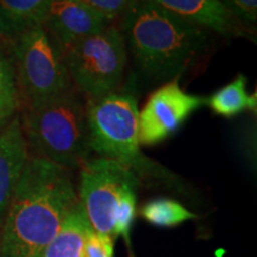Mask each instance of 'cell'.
<instances>
[{"label": "cell", "instance_id": "cell-15", "mask_svg": "<svg viewBox=\"0 0 257 257\" xmlns=\"http://www.w3.org/2000/svg\"><path fill=\"white\" fill-rule=\"evenodd\" d=\"M141 216L148 223L159 227H172L197 218V214L187 210L179 201L159 198L148 201L141 210Z\"/></svg>", "mask_w": 257, "mask_h": 257}, {"label": "cell", "instance_id": "cell-5", "mask_svg": "<svg viewBox=\"0 0 257 257\" xmlns=\"http://www.w3.org/2000/svg\"><path fill=\"white\" fill-rule=\"evenodd\" d=\"M16 83L19 102L35 107L73 87L63 53L43 25L30 28L15 38Z\"/></svg>", "mask_w": 257, "mask_h": 257}, {"label": "cell", "instance_id": "cell-9", "mask_svg": "<svg viewBox=\"0 0 257 257\" xmlns=\"http://www.w3.org/2000/svg\"><path fill=\"white\" fill-rule=\"evenodd\" d=\"M111 23L78 0H53L42 25L63 53L75 42L104 31Z\"/></svg>", "mask_w": 257, "mask_h": 257}, {"label": "cell", "instance_id": "cell-8", "mask_svg": "<svg viewBox=\"0 0 257 257\" xmlns=\"http://www.w3.org/2000/svg\"><path fill=\"white\" fill-rule=\"evenodd\" d=\"M206 105V98L188 94L180 87L179 76L150 94L138 112V141L154 146L179 130L189 115Z\"/></svg>", "mask_w": 257, "mask_h": 257}, {"label": "cell", "instance_id": "cell-20", "mask_svg": "<svg viewBox=\"0 0 257 257\" xmlns=\"http://www.w3.org/2000/svg\"><path fill=\"white\" fill-rule=\"evenodd\" d=\"M229 11L244 25H252L257 19V0H220Z\"/></svg>", "mask_w": 257, "mask_h": 257}, {"label": "cell", "instance_id": "cell-14", "mask_svg": "<svg viewBox=\"0 0 257 257\" xmlns=\"http://www.w3.org/2000/svg\"><path fill=\"white\" fill-rule=\"evenodd\" d=\"M246 83V76L239 74L229 85L218 89L210 98H206V105L210 106L214 113L225 118L236 117L246 110L256 112L257 94H248Z\"/></svg>", "mask_w": 257, "mask_h": 257}, {"label": "cell", "instance_id": "cell-2", "mask_svg": "<svg viewBox=\"0 0 257 257\" xmlns=\"http://www.w3.org/2000/svg\"><path fill=\"white\" fill-rule=\"evenodd\" d=\"M121 25L135 63L153 79L179 76L205 53L210 41V30L152 0H137Z\"/></svg>", "mask_w": 257, "mask_h": 257}, {"label": "cell", "instance_id": "cell-3", "mask_svg": "<svg viewBox=\"0 0 257 257\" xmlns=\"http://www.w3.org/2000/svg\"><path fill=\"white\" fill-rule=\"evenodd\" d=\"M21 124L28 148L36 156L68 169L88 160L86 106L74 87L44 104L24 108Z\"/></svg>", "mask_w": 257, "mask_h": 257}, {"label": "cell", "instance_id": "cell-16", "mask_svg": "<svg viewBox=\"0 0 257 257\" xmlns=\"http://www.w3.org/2000/svg\"><path fill=\"white\" fill-rule=\"evenodd\" d=\"M19 107V95L14 67L0 54V125L14 118Z\"/></svg>", "mask_w": 257, "mask_h": 257}, {"label": "cell", "instance_id": "cell-7", "mask_svg": "<svg viewBox=\"0 0 257 257\" xmlns=\"http://www.w3.org/2000/svg\"><path fill=\"white\" fill-rule=\"evenodd\" d=\"M140 184L141 179L118 161L98 157L83 163L78 200L95 232L113 237L114 214L121 195L127 189H137Z\"/></svg>", "mask_w": 257, "mask_h": 257}, {"label": "cell", "instance_id": "cell-6", "mask_svg": "<svg viewBox=\"0 0 257 257\" xmlns=\"http://www.w3.org/2000/svg\"><path fill=\"white\" fill-rule=\"evenodd\" d=\"M63 60L73 87L94 100L118 91L127 63L126 41L110 25L67 48Z\"/></svg>", "mask_w": 257, "mask_h": 257}, {"label": "cell", "instance_id": "cell-1", "mask_svg": "<svg viewBox=\"0 0 257 257\" xmlns=\"http://www.w3.org/2000/svg\"><path fill=\"white\" fill-rule=\"evenodd\" d=\"M78 202L70 169L30 156L0 231V257H42Z\"/></svg>", "mask_w": 257, "mask_h": 257}, {"label": "cell", "instance_id": "cell-4", "mask_svg": "<svg viewBox=\"0 0 257 257\" xmlns=\"http://www.w3.org/2000/svg\"><path fill=\"white\" fill-rule=\"evenodd\" d=\"M91 152L118 161L138 178L168 180L172 174L141 152L136 96L115 91L86 105Z\"/></svg>", "mask_w": 257, "mask_h": 257}, {"label": "cell", "instance_id": "cell-12", "mask_svg": "<svg viewBox=\"0 0 257 257\" xmlns=\"http://www.w3.org/2000/svg\"><path fill=\"white\" fill-rule=\"evenodd\" d=\"M91 230V224L78 200L42 257H83L86 237Z\"/></svg>", "mask_w": 257, "mask_h": 257}, {"label": "cell", "instance_id": "cell-17", "mask_svg": "<svg viewBox=\"0 0 257 257\" xmlns=\"http://www.w3.org/2000/svg\"><path fill=\"white\" fill-rule=\"evenodd\" d=\"M136 216V189H127L121 195L114 214L113 237L123 236L130 244V231Z\"/></svg>", "mask_w": 257, "mask_h": 257}, {"label": "cell", "instance_id": "cell-13", "mask_svg": "<svg viewBox=\"0 0 257 257\" xmlns=\"http://www.w3.org/2000/svg\"><path fill=\"white\" fill-rule=\"evenodd\" d=\"M53 0H0V31L16 38L43 24Z\"/></svg>", "mask_w": 257, "mask_h": 257}, {"label": "cell", "instance_id": "cell-18", "mask_svg": "<svg viewBox=\"0 0 257 257\" xmlns=\"http://www.w3.org/2000/svg\"><path fill=\"white\" fill-rule=\"evenodd\" d=\"M96 14L113 22L114 19L124 17L133 9L137 0H78Z\"/></svg>", "mask_w": 257, "mask_h": 257}, {"label": "cell", "instance_id": "cell-10", "mask_svg": "<svg viewBox=\"0 0 257 257\" xmlns=\"http://www.w3.org/2000/svg\"><path fill=\"white\" fill-rule=\"evenodd\" d=\"M28 159L21 118L14 117L0 131V229Z\"/></svg>", "mask_w": 257, "mask_h": 257}, {"label": "cell", "instance_id": "cell-19", "mask_svg": "<svg viewBox=\"0 0 257 257\" xmlns=\"http://www.w3.org/2000/svg\"><path fill=\"white\" fill-rule=\"evenodd\" d=\"M114 238L91 230L86 237L83 257H113Z\"/></svg>", "mask_w": 257, "mask_h": 257}, {"label": "cell", "instance_id": "cell-11", "mask_svg": "<svg viewBox=\"0 0 257 257\" xmlns=\"http://www.w3.org/2000/svg\"><path fill=\"white\" fill-rule=\"evenodd\" d=\"M161 8L187 18L210 31L223 36L245 37L243 23L225 8L220 0H152Z\"/></svg>", "mask_w": 257, "mask_h": 257}]
</instances>
